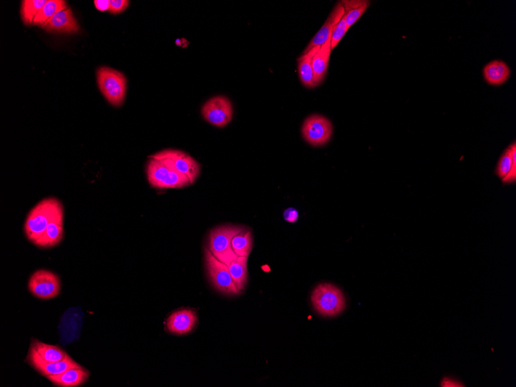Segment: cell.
Instances as JSON below:
<instances>
[{"label": "cell", "instance_id": "cb8c5ba5", "mask_svg": "<svg viewBox=\"0 0 516 387\" xmlns=\"http://www.w3.org/2000/svg\"><path fill=\"white\" fill-rule=\"evenodd\" d=\"M341 3L344 6V17L349 29L364 14L370 6V2L366 0H344Z\"/></svg>", "mask_w": 516, "mask_h": 387}, {"label": "cell", "instance_id": "2e32d148", "mask_svg": "<svg viewBox=\"0 0 516 387\" xmlns=\"http://www.w3.org/2000/svg\"><path fill=\"white\" fill-rule=\"evenodd\" d=\"M496 175L503 184H512L516 181V144L515 141L502 153L495 170Z\"/></svg>", "mask_w": 516, "mask_h": 387}, {"label": "cell", "instance_id": "83f0119b", "mask_svg": "<svg viewBox=\"0 0 516 387\" xmlns=\"http://www.w3.org/2000/svg\"><path fill=\"white\" fill-rule=\"evenodd\" d=\"M348 30H349V28L347 27L346 19L344 15V17L340 19V21L337 26H335L333 31L331 38L332 50L338 46V44L341 40H343V38L347 33Z\"/></svg>", "mask_w": 516, "mask_h": 387}, {"label": "cell", "instance_id": "5bb4252c", "mask_svg": "<svg viewBox=\"0 0 516 387\" xmlns=\"http://www.w3.org/2000/svg\"><path fill=\"white\" fill-rule=\"evenodd\" d=\"M79 310V308H70L62 316L59 330L63 345L70 344L80 335L82 319Z\"/></svg>", "mask_w": 516, "mask_h": 387}, {"label": "cell", "instance_id": "8fae6325", "mask_svg": "<svg viewBox=\"0 0 516 387\" xmlns=\"http://www.w3.org/2000/svg\"><path fill=\"white\" fill-rule=\"evenodd\" d=\"M27 362L33 367L41 375L48 377L49 376L59 375L68 370L82 368L83 366L77 364L74 359L68 356L60 362L49 363L44 361L30 347L28 355Z\"/></svg>", "mask_w": 516, "mask_h": 387}, {"label": "cell", "instance_id": "d4e9b609", "mask_svg": "<svg viewBox=\"0 0 516 387\" xmlns=\"http://www.w3.org/2000/svg\"><path fill=\"white\" fill-rule=\"evenodd\" d=\"M231 246L237 257H248L253 248V237L247 228L235 235L232 239Z\"/></svg>", "mask_w": 516, "mask_h": 387}, {"label": "cell", "instance_id": "d6986e66", "mask_svg": "<svg viewBox=\"0 0 516 387\" xmlns=\"http://www.w3.org/2000/svg\"><path fill=\"white\" fill-rule=\"evenodd\" d=\"M63 237V215L50 222L42 236L34 244L38 248H49L56 246Z\"/></svg>", "mask_w": 516, "mask_h": 387}, {"label": "cell", "instance_id": "7c38bea8", "mask_svg": "<svg viewBox=\"0 0 516 387\" xmlns=\"http://www.w3.org/2000/svg\"><path fill=\"white\" fill-rule=\"evenodd\" d=\"M198 316L195 309L182 308L172 312L166 322V330L175 335L190 333L197 327Z\"/></svg>", "mask_w": 516, "mask_h": 387}, {"label": "cell", "instance_id": "4316f807", "mask_svg": "<svg viewBox=\"0 0 516 387\" xmlns=\"http://www.w3.org/2000/svg\"><path fill=\"white\" fill-rule=\"evenodd\" d=\"M48 0H24L21 6V17L26 25L34 24V19Z\"/></svg>", "mask_w": 516, "mask_h": 387}, {"label": "cell", "instance_id": "e0dca14e", "mask_svg": "<svg viewBox=\"0 0 516 387\" xmlns=\"http://www.w3.org/2000/svg\"><path fill=\"white\" fill-rule=\"evenodd\" d=\"M331 38L324 44L316 53L312 59V69L314 82L316 87L324 81L327 74L328 63H330L332 53Z\"/></svg>", "mask_w": 516, "mask_h": 387}, {"label": "cell", "instance_id": "3957f363", "mask_svg": "<svg viewBox=\"0 0 516 387\" xmlns=\"http://www.w3.org/2000/svg\"><path fill=\"white\" fill-rule=\"evenodd\" d=\"M311 301L315 310L326 318L335 317L346 308L344 292L330 283L319 284L313 290Z\"/></svg>", "mask_w": 516, "mask_h": 387}, {"label": "cell", "instance_id": "7402d4cb", "mask_svg": "<svg viewBox=\"0 0 516 387\" xmlns=\"http://www.w3.org/2000/svg\"><path fill=\"white\" fill-rule=\"evenodd\" d=\"M30 348L37 352L39 357L49 363L60 362L68 356L60 347L48 345L37 339L32 341Z\"/></svg>", "mask_w": 516, "mask_h": 387}, {"label": "cell", "instance_id": "9a60e30c", "mask_svg": "<svg viewBox=\"0 0 516 387\" xmlns=\"http://www.w3.org/2000/svg\"><path fill=\"white\" fill-rule=\"evenodd\" d=\"M344 15V9L343 4L339 2L335 5L330 15L328 16L324 26L318 31V33L312 38L311 42L308 44L304 53L308 52V50H310L313 48L321 47V45H324L332 37L335 26L340 21Z\"/></svg>", "mask_w": 516, "mask_h": 387}, {"label": "cell", "instance_id": "6da1fadb", "mask_svg": "<svg viewBox=\"0 0 516 387\" xmlns=\"http://www.w3.org/2000/svg\"><path fill=\"white\" fill-rule=\"evenodd\" d=\"M62 215L63 208L59 199L49 197L39 202L26 219L24 232L28 239L34 244L46 230L49 224Z\"/></svg>", "mask_w": 516, "mask_h": 387}, {"label": "cell", "instance_id": "4fadbf2b", "mask_svg": "<svg viewBox=\"0 0 516 387\" xmlns=\"http://www.w3.org/2000/svg\"><path fill=\"white\" fill-rule=\"evenodd\" d=\"M41 28L50 33L76 34L80 31L79 25L69 8L58 12Z\"/></svg>", "mask_w": 516, "mask_h": 387}, {"label": "cell", "instance_id": "603a6c76", "mask_svg": "<svg viewBox=\"0 0 516 387\" xmlns=\"http://www.w3.org/2000/svg\"><path fill=\"white\" fill-rule=\"evenodd\" d=\"M248 259L247 257H237L228 266L232 279L241 292L246 288L248 280Z\"/></svg>", "mask_w": 516, "mask_h": 387}, {"label": "cell", "instance_id": "f546056e", "mask_svg": "<svg viewBox=\"0 0 516 387\" xmlns=\"http://www.w3.org/2000/svg\"><path fill=\"white\" fill-rule=\"evenodd\" d=\"M284 219L289 223H295L299 219V212L295 208H288L284 212Z\"/></svg>", "mask_w": 516, "mask_h": 387}, {"label": "cell", "instance_id": "52a82bcc", "mask_svg": "<svg viewBox=\"0 0 516 387\" xmlns=\"http://www.w3.org/2000/svg\"><path fill=\"white\" fill-rule=\"evenodd\" d=\"M28 289L38 299H54L61 292V281L59 277L50 270H38L30 277Z\"/></svg>", "mask_w": 516, "mask_h": 387}, {"label": "cell", "instance_id": "44dd1931", "mask_svg": "<svg viewBox=\"0 0 516 387\" xmlns=\"http://www.w3.org/2000/svg\"><path fill=\"white\" fill-rule=\"evenodd\" d=\"M321 47H315L303 54L298 59V72L302 85L306 88H315L312 69V59Z\"/></svg>", "mask_w": 516, "mask_h": 387}, {"label": "cell", "instance_id": "4dcf8cb0", "mask_svg": "<svg viewBox=\"0 0 516 387\" xmlns=\"http://www.w3.org/2000/svg\"><path fill=\"white\" fill-rule=\"evenodd\" d=\"M94 3L96 9L99 11H106L110 8V1L108 0H95Z\"/></svg>", "mask_w": 516, "mask_h": 387}, {"label": "cell", "instance_id": "ba28073f", "mask_svg": "<svg viewBox=\"0 0 516 387\" xmlns=\"http://www.w3.org/2000/svg\"><path fill=\"white\" fill-rule=\"evenodd\" d=\"M333 127L331 121L324 116L312 115L303 123V138L312 146L326 145L332 138Z\"/></svg>", "mask_w": 516, "mask_h": 387}, {"label": "cell", "instance_id": "1f68e13d", "mask_svg": "<svg viewBox=\"0 0 516 387\" xmlns=\"http://www.w3.org/2000/svg\"><path fill=\"white\" fill-rule=\"evenodd\" d=\"M441 386H463L460 382H457V380L450 378H444L441 382Z\"/></svg>", "mask_w": 516, "mask_h": 387}, {"label": "cell", "instance_id": "8992f818", "mask_svg": "<svg viewBox=\"0 0 516 387\" xmlns=\"http://www.w3.org/2000/svg\"><path fill=\"white\" fill-rule=\"evenodd\" d=\"M205 267L209 281L216 291L228 296L241 294L232 279L227 264L217 259L208 248L205 250Z\"/></svg>", "mask_w": 516, "mask_h": 387}, {"label": "cell", "instance_id": "f1b7e54d", "mask_svg": "<svg viewBox=\"0 0 516 387\" xmlns=\"http://www.w3.org/2000/svg\"><path fill=\"white\" fill-rule=\"evenodd\" d=\"M129 5V2L127 0H111L110 8L109 12L112 14H118L120 12L125 11Z\"/></svg>", "mask_w": 516, "mask_h": 387}, {"label": "cell", "instance_id": "7a4b0ae2", "mask_svg": "<svg viewBox=\"0 0 516 387\" xmlns=\"http://www.w3.org/2000/svg\"><path fill=\"white\" fill-rule=\"evenodd\" d=\"M146 172L148 183L157 189H180L192 185L188 177L179 172L166 159L150 158Z\"/></svg>", "mask_w": 516, "mask_h": 387}, {"label": "cell", "instance_id": "ac0fdd59", "mask_svg": "<svg viewBox=\"0 0 516 387\" xmlns=\"http://www.w3.org/2000/svg\"><path fill=\"white\" fill-rule=\"evenodd\" d=\"M89 372L82 367L68 370L59 375L49 376L47 377L51 383L56 386L76 387L83 385L88 381Z\"/></svg>", "mask_w": 516, "mask_h": 387}, {"label": "cell", "instance_id": "30bf717a", "mask_svg": "<svg viewBox=\"0 0 516 387\" xmlns=\"http://www.w3.org/2000/svg\"><path fill=\"white\" fill-rule=\"evenodd\" d=\"M233 106L227 97L217 96L205 103L202 115L206 121L212 126L223 128L228 126L233 118Z\"/></svg>", "mask_w": 516, "mask_h": 387}, {"label": "cell", "instance_id": "9c48e42d", "mask_svg": "<svg viewBox=\"0 0 516 387\" xmlns=\"http://www.w3.org/2000/svg\"><path fill=\"white\" fill-rule=\"evenodd\" d=\"M150 158L169 161L179 172L189 178L192 184L201 174V165L197 161L180 150H166L154 154Z\"/></svg>", "mask_w": 516, "mask_h": 387}, {"label": "cell", "instance_id": "484cf974", "mask_svg": "<svg viewBox=\"0 0 516 387\" xmlns=\"http://www.w3.org/2000/svg\"><path fill=\"white\" fill-rule=\"evenodd\" d=\"M67 8L66 2L63 1V0H48V3L44 5L43 9L34 19V25L41 26V27L43 24L48 22L58 12Z\"/></svg>", "mask_w": 516, "mask_h": 387}, {"label": "cell", "instance_id": "ffe728a7", "mask_svg": "<svg viewBox=\"0 0 516 387\" xmlns=\"http://www.w3.org/2000/svg\"><path fill=\"white\" fill-rule=\"evenodd\" d=\"M483 74L489 85L499 86L508 81L511 75V70L505 62L493 61L484 68Z\"/></svg>", "mask_w": 516, "mask_h": 387}, {"label": "cell", "instance_id": "5b68a950", "mask_svg": "<svg viewBox=\"0 0 516 387\" xmlns=\"http://www.w3.org/2000/svg\"><path fill=\"white\" fill-rule=\"evenodd\" d=\"M97 79L101 92L115 107H120L125 101L127 80L125 75L110 68L101 67L97 70Z\"/></svg>", "mask_w": 516, "mask_h": 387}, {"label": "cell", "instance_id": "277c9868", "mask_svg": "<svg viewBox=\"0 0 516 387\" xmlns=\"http://www.w3.org/2000/svg\"><path fill=\"white\" fill-rule=\"evenodd\" d=\"M245 229L246 228L230 224L212 229L209 235L208 243V249L212 255L228 266L237 257L231 246L232 239Z\"/></svg>", "mask_w": 516, "mask_h": 387}]
</instances>
